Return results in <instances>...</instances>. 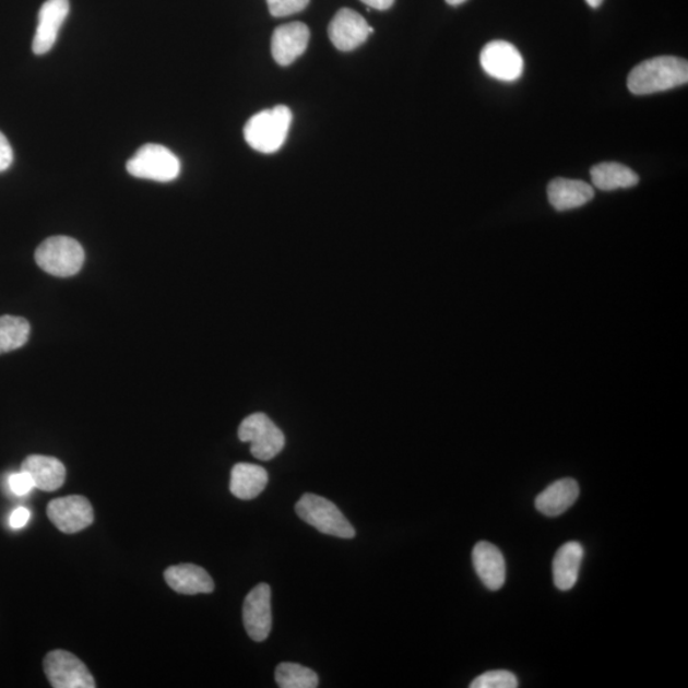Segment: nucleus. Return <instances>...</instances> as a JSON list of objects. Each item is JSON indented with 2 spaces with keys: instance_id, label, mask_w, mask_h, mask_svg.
Wrapping results in <instances>:
<instances>
[{
  "instance_id": "1",
  "label": "nucleus",
  "mask_w": 688,
  "mask_h": 688,
  "mask_svg": "<svg viewBox=\"0 0 688 688\" xmlns=\"http://www.w3.org/2000/svg\"><path fill=\"white\" fill-rule=\"evenodd\" d=\"M688 82L687 60L677 57H656L634 67L627 79L633 95H652L683 86Z\"/></svg>"
},
{
  "instance_id": "2",
  "label": "nucleus",
  "mask_w": 688,
  "mask_h": 688,
  "mask_svg": "<svg viewBox=\"0 0 688 688\" xmlns=\"http://www.w3.org/2000/svg\"><path fill=\"white\" fill-rule=\"evenodd\" d=\"M290 124H293V112L288 107L275 106L249 119L244 128L245 141L252 150L270 155L285 144Z\"/></svg>"
},
{
  "instance_id": "3",
  "label": "nucleus",
  "mask_w": 688,
  "mask_h": 688,
  "mask_svg": "<svg viewBox=\"0 0 688 688\" xmlns=\"http://www.w3.org/2000/svg\"><path fill=\"white\" fill-rule=\"evenodd\" d=\"M295 509L305 523L316 527L320 533L343 539L356 537L355 527L336 508V505L327 500L325 497L305 494L296 503Z\"/></svg>"
},
{
  "instance_id": "4",
  "label": "nucleus",
  "mask_w": 688,
  "mask_h": 688,
  "mask_svg": "<svg viewBox=\"0 0 688 688\" xmlns=\"http://www.w3.org/2000/svg\"><path fill=\"white\" fill-rule=\"evenodd\" d=\"M35 260L43 271L56 277H72L84 263V250L72 237L52 236L41 242Z\"/></svg>"
},
{
  "instance_id": "5",
  "label": "nucleus",
  "mask_w": 688,
  "mask_h": 688,
  "mask_svg": "<svg viewBox=\"0 0 688 688\" xmlns=\"http://www.w3.org/2000/svg\"><path fill=\"white\" fill-rule=\"evenodd\" d=\"M181 164L174 152L161 144H144L127 163V171L138 179L173 181L180 175Z\"/></svg>"
},
{
  "instance_id": "6",
  "label": "nucleus",
  "mask_w": 688,
  "mask_h": 688,
  "mask_svg": "<svg viewBox=\"0 0 688 688\" xmlns=\"http://www.w3.org/2000/svg\"><path fill=\"white\" fill-rule=\"evenodd\" d=\"M239 439L250 442L251 454L259 461H271L285 448V435L264 413L245 418L239 427Z\"/></svg>"
},
{
  "instance_id": "7",
  "label": "nucleus",
  "mask_w": 688,
  "mask_h": 688,
  "mask_svg": "<svg viewBox=\"0 0 688 688\" xmlns=\"http://www.w3.org/2000/svg\"><path fill=\"white\" fill-rule=\"evenodd\" d=\"M44 671L54 688H95L86 665L66 650H54L44 660Z\"/></svg>"
},
{
  "instance_id": "8",
  "label": "nucleus",
  "mask_w": 688,
  "mask_h": 688,
  "mask_svg": "<svg viewBox=\"0 0 688 688\" xmlns=\"http://www.w3.org/2000/svg\"><path fill=\"white\" fill-rule=\"evenodd\" d=\"M481 66L495 80L514 82L523 74L524 60L514 45L496 40L481 51Z\"/></svg>"
},
{
  "instance_id": "9",
  "label": "nucleus",
  "mask_w": 688,
  "mask_h": 688,
  "mask_svg": "<svg viewBox=\"0 0 688 688\" xmlns=\"http://www.w3.org/2000/svg\"><path fill=\"white\" fill-rule=\"evenodd\" d=\"M50 522L60 532L79 533L94 523V508L83 496H68L56 499L48 505Z\"/></svg>"
},
{
  "instance_id": "10",
  "label": "nucleus",
  "mask_w": 688,
  "mask_h": 688,
  "mask_svg": "<svg viewBox=\"0 0 688 688\" xmlns=\"http://www.w3.org/2000/svg\"><path fill=\"white\" fill-rule=\"evenodd\" d=\"M272 591L262 583L251 589L242 607L245 629L251 640L264 641L272 630Z\"/></svg>"
},
{
  "instance_id": "11",
  "label": "nucleus",
  "mask_w": 688,
  "mask_h": 688,
  "mask_svg": "<svg viewBox=\"0 0 688 688\" xmlns=\"http://www.w3.org/2000/svg\"><path fill=\"white\" fill-rule=\"evenodd\" d=\"M372 33L373 28L369 26L363 15L349 10V8H343L336 12L328 27L329 38L341 51L357 49Z\"/></svg>"
},
{
  "instance_id": "12",
  "label": "nucleus",
  "mask_w": 688,
  "mask_h": 688,
  "mask_svg": "<svg viewBox=\"0 0 688 688\" xmlns=\"http://www.w3.org/2000/svg\"><path fill=\"white\" fill-rule=\"evenodd\" d=\"M310 29L305 23H287L274 29L272 36V56L277 64L287 67L308 49Z\"/></svg>"
},
{
  "instance_id": "13",
  "label": "nucleus",
  "mask_w": 688,
  "mask_h": 688,
  "mask_svg": "<svg viewBox=\"0 0 688 688\" xmlns=\"http://www.w3.org/2000/svg\"><path fill=\"white\" fill-rule=\"evenodd\" d=\"M69 14V0H46L38 12L37 28L33 43L36 56H44L57 43L59 29Z\"/></svg>"
},
{
  "instance_id": "14",
  "label": "nucleus",
  "mask_w": 688,
  "mask_h": 688,
  "mask_svg": "<svg viewBox=\"0 0 688 688\" xmlns=\"http://www.w3.org/2000/svg\"><path fill=\"white\" fill-rule=\"evenodd\" d=\"M472 560L482 583L489 591H500L507 579V565L501 550L493 543L481 541L473 548Z\"/></svg>"
},
{
  "instance_id": "15",
  "label": "nucleus",
  "mask_w": 688,
  "mask_h": 688,
  "mask_svg": "<svg viewBox=\"0 0 688 688\" xmlns=\"http://www.w3.org/2000/svg\"><path fill=\"white\" fill-rule=\"evenodd\" d=\"M165 580L176 593L195 595L214 591L213 579L201 566L181 564L166 569Z\"/></svg>"
},
{
  "instance_id": "16",
  "label": "nucleus",
  "mask_w": 688,
  "mask_h": 688,
  "mask_svg": "<svg viewBox=\"0 0 688 688\" xmlns=\"http://www.w3.org/2000/svg\"><path fill=\"white\" fill-rule=\"evenodd\" d=\"M547 197L556 211L565 212L591 202L594 189L585 181L557 178L548 183Z\"/></svg>"
},
{
  "instance_id": "17",
  "label": "nucleus",
  "mask_w": 688,
  "mask_h": 688,
  "mask_svg": "<svg viewBox=\"0 0 688 688\" xmlns=\"http://www.w3.org/2000/svg\"><path fill=\"white\" fill-rule=\"evenodd\" d=\"M579 495L580 488L576 479H558L537 496L535 508L541 514L555 518L568 511L577 502Z\"/></svg>"
},
{
  "instance_id": "18",
  "label": "nucleus",
  "mask_w": 688,
  "mask_h": 688,
  "mask_svg": "<svg viewBox=\"0 0 688 688\" xmlns=\"http://www.w3.org/2000/svg\"><path fill=\"white\" fill-rule=\"evenodd\" d=\"M21 471H25L34 479L35 487L41 491L52 493L64 485L67 471L57 458L29 455L23 461Z\"/></svg>"
},
{
  "instance_id": "19",
  "label": "nucleus",
  "mask_w": 688,
  "mask_h": 688,
  "mask_svg": "<svg viewBox=\"0 0 688 688\" xmlns=\"http://www.w3.org/2000/svg\"><path fill=\"white\" fill-rule=\"evenodd\" d=\"M584 548L579 542H568L558 548L553 564L554 581L557 589L568 592L576 586Z\"/></svg>"
},
{
  "instance_id": "20",
  "label": "nucleus",
  "mask_w": 688,
  "mask_h": 688,
  "mask_svg": "<svg viewBox=\"0 0 688 688\" xmlns=\"http://www.w3.org/2000/svg\"><path fill=\"white\" fill-rule=\"evenodd\" d=\"M268 485V473L263 466L249 463L236 464L232 471L229 491L240 500H252Z\"/></svg>"
},
{
  "instance_id": "21",
  "label": "nucleus",
  "mask_w": 688,
  "mask_h": 688,
  "mask_svg": "<svg viewBox=\"0 0 688 688\" xmlns=\"http://www.w3.org/2000/svg\"><path fill=\"white\" fill-rule=\"evenodd\" d=\"M593 186L603 191L627 189L638 186L639 175L618 163H602L591 170Z\"/></svg>"
},
{
  "instance_id": "22",
  "label": "nucleus",
  "mask_w": 688,
  "mask_h": 688,
  "mask_svg": "<svg viewBox=\"0 0 688 688\" xmlns=\"http://www.w3.org/2000/svg\"><path fill=\"white\" fill-rule=\"evenodd\" d=\"M29 329L28 321L25 318L0 317V355L25 346Z\"/></svg>"
},
{
  "instance_id": "23",
  "label": "nucleus",
  "mask_w": 688,
  "mask_h": 688,
  "mask_svg": "<svg viewBox=\"0 0 688 688\" xmlns=\"http://www.w3.org/2000/svg\"><path fill=\"white\" fill-rule=\"evenodd\" d=\"M275 683L282 688H316L319 677L316 672L297 663H281L275 669Z\"/></svg>"
},
{
  "instance_id": "24",
  "label": "nucleus",
  "mask_w": 688,
  "mask_h": 688,
  "mask_svg": "<svg viewBox=\"0 0 688 688\" xmlns=\"http://www.w3.org/2000/svg\"><path fill=\"white\" fill-rule=\"evenodd\" d=\"M519 680L509 671H489L481 675L471 684V688H517Z\"/></svg>"
},
{
  "instance_id": "25",
  "label": "nucleus",
  "mask_w": 688,
  "mask_h": 688,
  "mask_svg": "<svg viewBox=\"0 0 688 688\" xmlns=\"http://www.w3.org/2000/svg\"><path fill=\"white\" fill-rule=\"evenodd\" d=\"M310 0H266L268 10L273 17H287L305 10Z\"/></svg>"
},
{
  "instance_id": "26",
  "label": "nucleus",
  "mask_w": 688,
  "mask_h": 688,
  "mask_svg": "<svg viewBox=\"0 0 688 688\" xmlns=\"http://www.w3.org/2000/svg\"><path fill=\"white\" fill-rule=\"evenodd\" d=\"M8 484H10L12 493L17 496H25L31 493V489L35 488L33 477L25 471L12 474Z\"/></svg>"
},
{
  "instance_id": "27",
  "label": "nucleus",
  "mask_w": 688,
  "mask_h": 688,
  "mask_svg": "<svg viewBox=\"0 0 688 688\" xmlns=\"http://www.w3.org/2000/svg\"><path fill=\"white\" fill-rule=\"evenodd\" d=\"M13 163V150L7 137L0 132V173L5 171Z\"/></svg>"
},
{
  "instance_id": "28",
  "label": "nucleus",
  "mask_w": 688,
  "mask_h": 688,
  "mask_svg": "<svg viewBox=\"0 0 688 688\" xmlns=\"http://www.w3.org/2000/svg\"><path fill=\"white\" fill-rule=\"evenodd\" d=\"M29 517V511L26 508H17L12 512L10 524L14 530H21V527L26 526Z\"/></svg>"
},
{
  "instance_id": "29",
  "label": "nucleus",
  "mask_w": 688,
  "mask_h": 688,
  "mask_svg": "<svg viewBox=\"0 0 688 688\" xmlns=\"http://www.w3.org/2000/svg\"><path fill=\"white\" fill-rule=\"evenodd\" d=\"M363 3L378 11H387L392 7L395 0H361Z\"/></svg>"
},
{
  "instance_id": "30",
  "label": "nucleus",
  "mask_w": 688,
  "mask_h": 688,
  "mask_svg": "<svg viewBox=\"0 0 688 688\" xmlns=\"http://www.w3.org/2000/svg\"><path fill=\"white\" fill-rule=\"evenodd\" d=\"M585 2L592 8H598L603 3V0H585Z\"/></svg>"
},
{
  "instance_id": "31",
  "label": "nucleus",
  "mask_w": 688,
  "mask_h": 688,
  "mask_svg": "<svg viewBox=\"0 0 688 688\" xmlns=\"http://www.w3.org/2000/svg\"><path fill=\"white\" fill-rule=\"evenodd\" d=\"M449 5L458 7L466 2V0H446Z\"/></svg>"
}]
</instances>
